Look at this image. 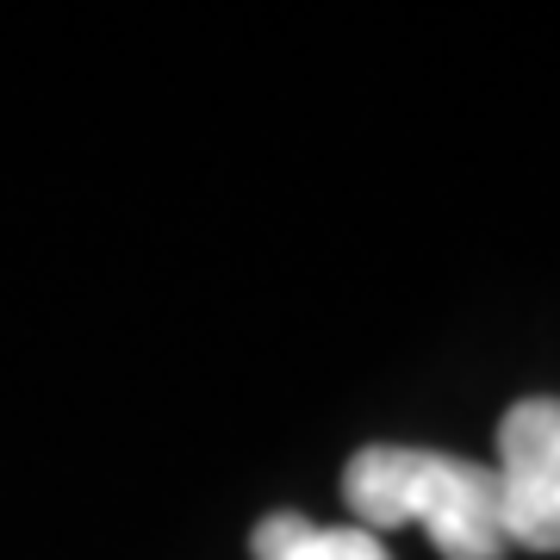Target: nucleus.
I'll list each match as a JSON object with an SVG mask.
<instances>
[{"mask_svg": "<svg viewBox=\"0 0 560 560\" xmlns=\"http://www.w3.org/2000/svg\"><path fill=\"white\" fill-rule=\"evenodd\" d=\"M342 499L355 511V529H368V536L399 529V523H423L442 560L511 555L499 523V480L480 460L374 442L342 467Z\"/></svg>", "mask_w": 560, "mask_h": 560, "instance_id": "nucleus-1", "label": "nucleus"}, {"mask_svg": "<svg viewBox=\"0 0 560 560\" xmlns=\"http://www.w3.org/2000/svg\"><path fill=\"white\" fill-rule=\"evenodd\" d=\"M499 523L511 548L560 555V399H523L499 423Z\"/></svg>", "mask_w": 560, "mask_h": 560, "instance_id": "nucleus-2", "label": "nucleus"}, {"mask_svg": "<svg viewBox=\"0 0 560 560\" xmlns=\"http://www.w3.org/2000/svg\"><path fill=\"white\" fill-rule=\"evenodd\" d=\"M249 555L256 560H386L381 536L368 529H318L312 517H293V511H275V517L256 523L249 536Z\"/></svg>", "mask_w": 560, "mask_h": 560, "instance_id": "nucleus-3", "label": "nucleus"}]
</instances>
